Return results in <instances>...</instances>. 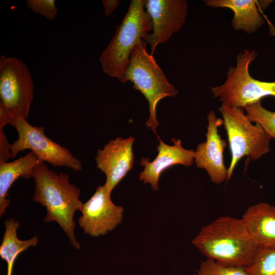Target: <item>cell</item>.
<instances>
[{"instance_id": "cell-1", "label": "cell", "mask_w": 275, "mask_h": 275, "mask_svg": "<svg viewBox=\"0 0 275 275\" xmlns=\"http://www.w3.org/2000/svg\"><path fill=\"white\" fill-rule=\"evenodd\" d=\"M192 243L207 259L225 266L248 267L257 251L242 219L229 216L202 227Z\"/></svg>"}, {"instance_id": "cell-2", "label": "cell", "mask_w": 275, "mask_h": 275, "mask_svg": "<svg viewBox=\"0 0 275 275\" xmlns=\"http://www.w3.org/2000/svg\"><path fill=\"white\" fill-rule=\"evenodd\" d=\"M35 181L33 200L46 209L45 222H57L68 236L72 245L80 249L74 234V213L81 210L80 189L70 183L68 174L57 173L44 162L36 166L33 173Z\"/></svg>"}, {"instance_id": "cell-3", "label": "cell", "mask_w": 275, "mask_h": 275, "mask_svg": "<svg viewBox=\"0 0 275 275\" xmlns=\"http://www.w3.org/2000/svg\"><path fill=\"white\" fill-rule=\"evenodd\" d=\"M151 18L144 7V0H131L128 11L99 61L103 71L126 82L125 75L131 52L141 39L145 41L152 31Z\"/></svg>"}, {"instance_id": "cell-4", "label": "cell", "mask_w": 275, "mask_h": 275, "mask_svg": "<svg viewBox=\"0 0 275 275\" xmlns=\"http://www.w3.org/2000/svg\"><path fill=\"white\" fill-rule=\"evenodd\" d=\"M147 42L141 39L134 47L125 75L134 89L140 91L148 102L149 116L145 125L156 134L159 125L156 108L159 102L167 97H174L178 90L170 83L154 57L146 49Z\"/></svg>"}, {"instance_id": "cell-5", "label": "cell", "mask_w": 275, "mask_h": 275, "mask_svg": "<svg viewBox=\"0 0 275 275\" xmlns=\"http://www.w3.org/2000/svg\"><path fill=\"white\" fill-rule=\"evenodd\" d=\"M257 57L254 50L245 49L238 53L236 65L229 67L225 82L211 88L213 96L218 98L222 104L243 108L261 101L262 98H275V80L261 81L254 78L250 73V65Z\"/></svg>"}, {"instance_id": "cell-6", "label": "cell", "mask_w": 275, "mask_h": 275, "mask_svg": "<svg viewBox=\"0 0 275 275\" xmlns=\"http://www.w3.org/2000/svg\"><path fill=\"white\" fill-rule=\"evenodd\" d=\"M218 111L223 117L231 155L230 164L227 169L226 181H228L243 156L256 160L269 153L271 138L260 125L252 123L243 108L222 104Z\"/></svg>"}, {"instance_id": "cell-7", "label": "cell", "mask_w": 275, "mask_h": 275, "mask_svg": "<svg viewBox=\"0 0 275 275\" xmlns=\"http://www.w3.org/2000/svg\"><path fill=\"white\" fill-rule=\"evenodd\" d=\"M34 84L27 66L15 57H0V104L12 119H27Z\"/></svg>"}, {"instance_id": "cell-8", "label": "cell", "mask_w": 275, "mask_h": 275, "mask_svg": "<svg viewBox=\"0 0 275 275\" xmlns=\"http://www.w3.org/2000/svg\"><path fill=\"white\" fill-rule=\"evenodd\" d=\"M9 124L16 128L18 133L17 140L10 144L12 158L20 152L30 149L41 162L75 171L81 169V162L68 149L46 136L43 127L33 126L22 118L13 119Z\"/></svg>"}, {"instance_id": "cell-9", "label": "cell", "mask_w": 275, "mask_h": 275, "mask_svg": "<svg viewBox=\"0 0 275 275\" xmlns=\"http://www.w3.org/2000/svg\"><path fill=\"white\" fill-rule=\"evenodd\" d=\"M111 193L104 184L98 186L83 204L78 223L85 234L92 237L105 235L121 223L124 208L113 202Z\"/></svg>"}, {"instance_id": "cell-10", "label": "cell", "mask_w": 275, "mask_h": 275, "mask_svg": "<svg viewBox=\"0 0 275 275\" xmlns=\"http://www.w3.org/2000/svg\"><path fill=\"white\" fill-rule=\"evenodd\" d=\"M144 7L152 22V31L145 41L153 56L157 46L167 41L184 24L188 4L185 0H144Z\"/></svg>"}, {"instance_id": "cell-11", "label": "cell", "mask_w": 275, "mask_h": 275, "mask_svg": "<svg viewBox=\"0 0 275 275\" xmlns=\"http://www.w3.org/2000/svg\"><path fill=\"white\" fill-rule=\"evenodd\" d=\"M207 118L206 139L197 146L194 162L197 168L205 170L213 183L220 184L227 177L223 155L227 142L221 139L218 131V128L223 124V120L217 118L213 111L208 113Z\"/></svg>"}, {"instance_id": "cell-12", "label": "cell", "mask_w": 275, "mask_h": 275, "mask_svg": "<svg viewBox=\"0 0 275 275\" xmlns=\"http://www.w3.org/2000/svg\"><path fill=\"white\" fill-rule=\"evenodd\" d=\"M134 140L132 136L117 137L97 151V168L105 175L104 185L111 192L133 168Z\"/></svg>"}, {"instance_id": "cell-13", "label": "cell", "mask_w": 275, "mask_h": 275, "mask_svg": "<svg viewBox=\"0 0 275 275\" xmlns=\"http://www.w3.org/2000/svg\"><path fill=\"white\" fill-rule=\"evenodd\" d=\"M159 143L157 146L158 152L156 158L150 161L148 158L141 159L140 164L144 170L139 175V179L144 183H149L154 190L158 189V181L162 173L176 164L189 167L194 162V150L183 148L180 139L173 138L172 145L164 143L158 136Z\"/></svg>"}, {"instance_id": "cell-14", "label": "cell", "mask_w": 275, "mask_h": 275, "mask_svg": "<svg viewBox=\"0 0 275 275\" xmlns=\"http://www.w3.org/2000/svg\"><path fill=\"white\" fill-rule=\"evenodd\" d=\"M241 219L257 250L275 248V206L256 204L245 211Z\"/></svg>"}, {"instance_id": "cell-15", "label": "cell", "mask_w": 275, "mask_h": 275, "mask_svg": "<svg viewBox=\"0 0 275 275\" xmlns=\"http://www.w3.org/2000/svg\"><path fill=\"white\" fill-rule=\"evenodd\" d=\"M204 2L207 6L231 10L234 13L231 24L235 31H242L251 34L264 23L258 8L259 1L206 0Z\"/></svg>"}, {"instance_id": "cell-16", "label": "cell", "mask_w": 275, "mask_h": 275, "mask_svg": "<svg viewBox=\"0 0 275 275\" xmlns=\"http://www.w3.org/2000/svg\"><path fill=\"white\" fill-rule=\"evenodd\" d=\"M41 163L35 154L30 152L25 156L11 162L0 163V215L5 213L10 200L7 198L12 184L19 177H33L34 168Z\"/></svg>"}, {"instance_id": "cell-17", "label": "cell", "mask_w": 275, "mask_h": 275, "mask_svg": "<svg viewBox=\"0 0 275 275\" xmlns=\"http://www.w3.org/2000/svg\"><path fill=\"white\" fill-rule=\"evenodd\" d=\"M5 232L0 246V256L7 264L6 275H12L13 265L18 256L30 246H36L38 242L36 236L28 240H20L17 235L19 224L14 218L5 222Z\"/></svg>"}, {"instance_id": "cell-18", "label": "cell", "mask_w": 275, "mask_h": 275, "mask_svg": "<svg viewBox=\"0 0 275 275\" xmlns=\"http://www.w3.org/2000/svg\"><path fill=\"white\" fill-rule=\"evenodd\" d=\"M243 109L252 122L260 125L269 136L275 139V112L264 108L261 101L248 105Z\"/></svg>"}, {"instance_id": "cell-19", "label": "cell", "mask_w": 275, "mask_h": 275, "mask_svg": "<svg viewBox=\"0 0 275 275\" xmlns=\"http://www.w3.org/2000/svg\"><path fill=\"white\" fill-rule=\"evenodd\" d=\"M246 268L251 275H275V248L257 250Z\"/></svg>"}, {"instance_id": "cell-20", "label": "cell", "mask_w": 275, "mask_h": 275, "mask_svg": "<svg viewBox=\"0 0 275 275\" xmlns=\"http://www.w3.org/2000/svg\"><path fill=\"white\" fill-rule=\"evenodd\" d=\"M193 275H251L246 267L222 265L207 259L201 262Z\"/></svg>"}, {"instance_id": "cell-21", "label": "cell", "mask_w": 275, "mask_h": 275, "mask_svg": "<svg viewBox=\"0 0 275 275\" xmlns=\"http://www.w3.org/2000/svg\"><path fill=\"white\" fill-rule=\"evenodd\" d=\"M26 7L34 13L49 20H53L58 13L54 0H26Z\"/></svg>"}, {"instance_id": "cell-22", "label": "cell", "mask_w": 275, "mask_h": 275, "mask_svg": "<svg viewBox=\"0 0 275 275\" xmlns=\"http://www.w3.org/2000/svg\"><path fill=\"white\" fill-rule=\"evenodd\" d=\"M11 157L10 144L3 129L0 128V163L7 162Z\"/></svg>"}, {"instance_id": "cell-23", "label": "cell", "mask_w": 275, "mask_h": 275, "mask_svg": "<svg viewBox=\"0 0 275 275\" xmlns=\"http://www.w3.org/2000/svg\"><path fill=\"white\" fill-rule=\"evenodd\" d=\"M102 3L105 16H109L118 7L120 4L119 0H102Z\"/></svg>"}, {"instance_id": "cell-24", "label": "cell", "mask_w": 275, "mask_h": 275, "mask_svg": "<svg viewBox=\"0 0 275 275\" xmlns=\"http://www.w3.org/2000/svg\"><path fill=\"white\" fill-rule=\"evenodd\" d=\"M12 118L7 110L0 104V128L10 123Z\"/></svg>"}]
</instances>
